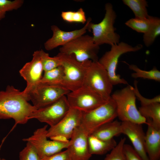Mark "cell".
I'll list each match as a JSON object with an SVG mask.
<instances>
[{"label": "cell", "mask_w": 160, "mask_h": 160, "mask_svg": "<svg viewBox=\"0 0 160 160\" xmlns=\"http://www.w3.org/2000/svg\"><path fill=\"white\" fill-rule=\"evenodd\" d=\"M127 65L129 68L134 72L131 74L132 78H140L160 81V71L156 67H154L150 71H146L141 70L135 65Z\"/></svg>", "instance_id": "cell-25"}, {"label": "cell", "mask_w": 160, "mask_h": 160, "mask_svg": "<svg viewBox=\"0 0 160 160\" xmlns=\"http://www.w3.org/2000/svg\"><path fill=\"white\" fill-rule=\"evenodd\" d=\"M28 97L13 86L0 91V119H12L16 124H24L37 109L28 101Z\"/></svg>", "instance_id": "cell-1"}, {"label": "cell", "mask_w": 160, "mask_h": 160, "mask_svg": "<svg viewBox=\"0 0 160 160\" xmlns=\"http://www.w3.org/2000/svg\"><path fill=\"white\" fill-rule=\"evenodd\" d=\"M24 2L23 0H0V21L5 17L7 12L18 9Z\"/></svg>", "instance_id": "cell-29"}, {"label": "cell", "mask_w": 160, "mask_h": 160, "mask_svg": "<svg viewBox=\"0 0 160 160\" xmlns=\"http://www.w3.org/2000/svg\"><path fill=\"white\" fill-rule=\"evenodd\" d=\"M100 46L94 42L92 36L83 35L75 39L60 48V52L73 54L79 62L87 60L98 61Z\"/></svg>", "instance_id": "cell-8"}, {"label": "cell", "mask_w": 160, "mask_h": 160, "mask_svg": "<svg viewBox=\"0 0 160 160\" xmlns=\"http://www.w3.org/2000/svg\"><path fill=\"white\" fill-rule=\"evenodd\" d=\"M19 160H41L37 151L29 142L20 152Z\"/></svg>", "instance_id": "cell-31"}, {"label": "cell", "mask_w": 160, "mask_h": 160, "mask_svg": "<svg viewBox=\"0 0 160 160\" xmlns=\"http://www.w3.org/2000/svg\"><path fill=\"white\" fill-rule=\"evenodd\" d=\"M91 20V18H89L82 28L71 31H63L57 25H52L51 30L53 35L44 43L45 49L51 50L58 46H63L77 37L84 34L89 30V25Z\"/></svg>", "instance_id": "cell-15"}, {"label": "cell", "mask_w": 160, "mask_h": 160, "mask_svg": "<svg viewBox=\"0 0 160 160\" xmlns=\"http://www.w3.org/2000/svg\"><path fill=\"white\" fill-rule=\"evenodd\" d=\"M152 16H150L149 18L145 19L131 18L127 21L125 24L136 32L144 33L147 31L150 25Z\"/></svg>", "instance_id": "cell-27"}, {"label": "cell", "mask_w": 160, "mask_h": 160, "mask_svg": "<svg viewBox=\"0 0 160 160\" xmlns=\"http://www.w3.org/2000/svg\"><path fill=\"white\" fill-rule=\"evenodd\" d=\"M61 61L64 71V77L61 85L70 91L75 90L83 84L87 68L91 60L81 62L73 54L59 52L57 55Z\"/></svg>", "instance_id": "cell-4"}, {"label": "cell", "mask_w": 160, "mask_h": 160, "mask_svg": "<svg viewBox=\"0 0 160 160\" xmlns=\"http://www.w3.org/2000/svg\"><path fill=\"white\" fill-rule=\"evenodd\" d=\"M122 134L129 139L133 148L143 160H149L145 146V133L142 124L129 122H121Z\"/></svg>", "instance_id": "cell-17"}, {"label": "cell", "mask_w": 160, "mask_h": 160, "mask_svg": "<svg viewBox=\"0 0 160 160\" xmlns=\"http://www.w3.org/2000/svg\"><path fill=\"white\" fill-rule=\"evenodd\" d=\"M88 136L80 125L74 129L66 149L72 160H89L92 155L89 150Z\"/></svg>", "instance_id": "cell-16"}, {"label": "cell", "mask_w": 160, "mask_h": 160, "mask_svg": "<svg viewBox=\"0 0 160 160\" xmlns=\"http://www.w3.org/2000/svg\"><path fill=\"white\" fill-rule=\"evenodd\" d=\"M111 96L116 105L117 117L121 122L147 124L146 119L141 115L137 108L133 87L128 84L115 92Z\"/></svg>", "instance_id": "cell-2"}, {"label": "cell", "mask_w": 160, "mask_h": 160, "mask_svg": "<svg viewBox=\"0 0 160 160\" xmlns=\"http://www.w3.org/2000/svg\"><path fill=\"white\" fill-rule=\"evenodd\" d=\"M83 85L89 87L106 101L111 97L113 85L106 71L98 61H89Z\"/></svg>", "instance_id": "cell-7"}, {"label": "cell", "mask_w": 160, "mask_h": 160, "mask_svg": "<svg viewBox=\"0 0 160 160\" xmlns=\"http://www.w3.org/2000/svg\"><path fill=\"white\" fill-rule=\"evenodd\" d=\"M40 51L44 71L52 70L61 65V61L57 55L51 57L48 53L41 49Z\"/></svg>", "instance_id": "cell-28"}, {"label": "cell", "mask_w": 160, "mask_h": 160, "mask_svg": "<svg viewBox=\"0 0 160 160\" xmlns=\"http://www.w3.org/2000/svg\"><path fill=\"white\" fill-rule=\"evenodd\" d=\"M122 1L132 11L135 18L141 19H147L150 15L148 14L147 1L145 0H123Z\"/></svg>", "instance_id": "cell-21"}, {"label": "cell", "mask_w": 160, "mask_h": 160, "mask_svg": "<svg viewBox=\"0 0 160 160\" xmlns=\"http://www.w3.org/2000/svg\"><path fill=\"white\" fill-rule=\"evenodd\" d=\"M105 14L102 20L97 24L91 22L88 31H92L94 42L97 45L106 44L111 46L119 42L120 36L115 32L114 26L116 17V13L111 4L105 5Z\"/></svg>", "instance_id": "cell-3"}, {"label": "cell", "mask_w": 160, "mask_h": 160, "mask_svg": "<svg viewBox=\"0 0 160 160\" xmlns=\"http://www.w3.org/2000/svg\"><path fill=\"white\" fill-rule=\"evenodd\" d=\"M123 152L125 160H143L133 147L129 144H124Z\"/></svg>", "instance_id": "cell-33"}, {"label": "cell", "mask_w": 160, "mask_h": 160, "mask_svg": "<svg viewBox=\"0 0 160 160\" xmlns=\"http://www.w3.org/2000/svg\"><path fill=\"white\" fill-rule=\"evenodd\" d=\"M89 152L91 155H102L112 150L117 145L116 140L113 138L104 140L90 135L88 137Z\"/></svg>", "instance_id": "cell-20"}, {"label": "cell", "mask_w": 160, "mask_h": 160, "mask_svg": "<svg viewBox=\"0 0 160 160\" xmlns=\"http://www.w3.org/2000/svg\"><path fill=\"white\" fill-rule=\"evenodd\" d=\"M121 125V122L114 120L103 125L91 135L101 140H110L122 134Z\"/></svg>", "instance_id": "cell-19"}, {"label": "cell", "mask_w": 160, "mask_h": 160, "mask_svg": "<svg viewBox=\"0 0 160 160\" xmlns=\"http://www.w3.org/2000/svg\"><path fill=\"white\" fill-rule=\"evenodd\" d=\"M141 115L160 126V103H155L145 106H141L138 109Z\"/></svg>", "instance_id": "cell-22"}, {"label": "cell", "mask_w": 160, "mask_h": 160, "mask_svg": "<svg viewBox=\"0 0 160 160\" xmlns=\"http://www.w3.org/2000/svg\"><path fill=\"white\" fill-rule=\"evenodd\" d=\"M144 34L143 41L146 47H148L154 42L156 37L160 34V19L152 16L150 25Z\"/></svg>", "instance_id": "cell-24"}, {"label": "cell", "mask_w": 160, "mask_h": 160, "mask_svg": "<svg viewBox=\"0 0 160 160\" xmlns=\"http://www.w3.org/2000/svg\"><path fill=\"white\" fill-rule=\"evenodd\" d=\"M82 116L81 111L71 108L59 123L47 130V137L52 140L69 141L74 129L80 125Z\"/></svg>", "instance_id": "cell-12"}, {"label": "cell", "mask_w": 160, "mask_h": 160, "mask_svg": "<svg viewBox=\"0 0 160 160\" xmlns=\"http://www.w3.org/2000/svg\"><path fill=\"white\" fill-rule=\"evenodd\" d=\"M66 97L71 108L83 112L92 111L108 100H105L95 92L84 85L70 92Z\"/></svg>", "instance_id": "cell-11"}, {"label": "cell", "mask_w": 160, "mask_h": 160, "mask_svg": "<svg viewBox=\"0 0 160 160\" xmlns=\"http://www.w3.org/2000/svg\"><path fill=\"white\" fill-rule=\"evenodd\" d=\"M137 82H134V87L133 89L136 98L140 102L141 106H145L155 103H160V96L158 95L155 97L148 99L143 96L139 92L137 87Z\"/></svg>", "instance_id": "cell-32"}, {"label": "cell", "mask_w": 160, "mask_h": 160, "mask_svg": "<svg viewBox=\"0 0 160 160\" xmlns=\"http://www.w3.org/2000/svg\"><path fill=\"white\" fill-rule=\"evenodd\" d=\"M126 140L125 137L121 138L119 143L106 155L104 160H125L123 147Z\"/></svg>", "instance_id": "cell-30"}, {"label": "cell", "mask_w": 160, "mask_h": 160, "mask_svg": "<svg viewBox=\"0 0 160 160\" xmlns=\"http://www.w3.org/2000/svg\"><path fill=\"white\" fill-rule=\"evenodd\" d=\"M70 92L62 86L39 83L27 96L33 105L38 109L55 102Z\"/></svg>", "instance_id": "cell-9"}, {"label": "cell", "mask_w": 160, "mask_h": 160, "mask_svg": "<svg viewBox=\"0 0 160 160\" xmlns=\"http://www.w3.org/2000/svg\"><path fill=\"white\" fill-rule=\"evenodd\" d=\"M47 125L37 129L31 136L23 140L30 143L35 148L41 159L67 149L70 141H62L47 139Z\"/></svg>", "instance_id": "cell-10"}, {"label": "cell", "mask_w": 160, "mask_h": 160, "mask_svg": "<svg viewBox=\"0 0 160 160\" xmlns=\"http://www.w3.org/2000/svg\"><path fill=\"white\" fill-rule=\"evenodd\" d=\"M111 46L110 50L106 52L98 60V62L106 71L111 82L113 86L120 84H128L127 81L116 74V71L119 59L123 54L135 52L141 49L143 45L140 44L132 46L124 42Z\"/></svg>", "instance_id": "cell-5"}, {"label": "cell", "mask_w": 160, "mask_h": 160, "mask_svg": "<svg viewBox=\"0 0 160 160\" xmlns=\"http://www.w3.org/2000/svg\"><path fill=\"white\" fill-rule=\"evenodd\" d=\"M61 16L62 19L69 23H78L84 24L87 22L85 13L83 8H79L75 11H62Z\"/></svg>", "instance_id": "cell-26"}, {"label": "cell", "mask_w": 160, "mask_h": 160, "mask_svg": "<svg viewBox=\"0 0 160 160\" xmlns=\"http://www.w3.org/2000/svg\"><path fill=\"white\" fill-rule=\"evenodd\" d=\"M0 160H6L4 158H0Z\"/></svg>", "instance_id": "cell-35"}, {"label": "cell", "mask_w": 160, "mask_h": 160, "mask_svg": "<svg viewBox=\"0 0 160 160\" xmlns=\"http://www.w3.org/2000/svg\"><path fill=\"white\" fill-rule=\"evenodd\" d=\"M63 77V69L61 65L51 70L44 72L39 83L62 86Z\"/></svg>", "instance_id": "cell-23"}, {"label": "cell", "mask_w": 160, "mask_h": 160, "mask_svg": "<svg viewBox=\"0 0 160 160\" xmlns=\"http://www.w3.org/2000/svg\"><path fill=\"white\" fill-rule=\"evenodd\" d=\"M41 160H72L68 151L66 149L52 155L45 157Z\"/></svg>", "instance_id": "cell-34"}, {"label": "cell", "mask_w": 160, "mask_h": 160, "mask_svg": "<svg viewBox=\"0 0 160 160\" xmlns=\"http://www.w3.org/2000/svg\"><path fill=\"white\" fill-rule=\"evenodd\" d=\"M147 129L145 133V146L149 160H159L160 158V126L146 119Z\"/></svg>", "instance_id": "cell-18"}, {"label": "cell", "mask_w": 160, "mask_h": 160, "mask_svg": "<svg viewBox=\"0 0 160 160\" xmlns=\"http://www.w3.org/2000/svg\"><path fill=\"white\" fill-rule=\"evenodd\" d=\"M43 71L40 51L37 50L33 54L32 60L26 63L19 71L20 74L26 82V87L23 92L27 97L40 82Z\"/></svg>", "instance_id": "cell-14"}, {"label": "cell", "mask_w": 160, "mask_h": 160, "mask_svg": "<svg viewBox=\"0 0 160 160\" xmlns=\"http://www.w3.org/2000/svg\"><path fill=\"white\" fill-rule=\"evenodd\" d=\"M71 108L66 96L44 107L37 109L30 116L29 119H36L52 127L65 116Z\"/></svg>", "instance_id": "cell-13"}, {"label": "cell", "mask_w": 160, "mask_h": 160, "mask_svg": "<svg viewBox=\"0 0 160 160\" xmlns=\"http://www.w3.org/2000/svg\"><path fill=\"white\" fill-rule=\"evenodd\" d=\"M117 117L116 105L111 96L108 100L103 105L90 111L82 112L80 126L89 136Z\"/></svg>", "instance_id": "cell-6"}]
</instances>
